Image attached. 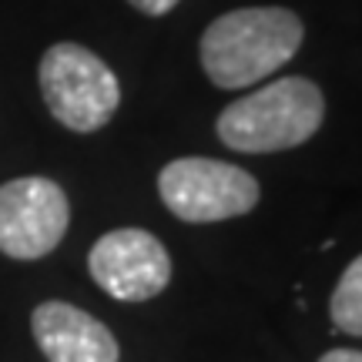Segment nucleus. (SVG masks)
Segmentation results:
<instances>
[{
    "label": "nucleus",
    "mask_w": 362,
    "mask_h": 362,
    "mask_svg": "<svg viewBox=\"0 0 362 362\" xmlns=\"http://www.w3.org/2000/svg\"><path fill=\"white\" fill-rule=\"evenodd\" d=\"M319 362H362V352L359 349H332V352H325Z\"/></svg>",
    "instance_id": "9d476101"
},
{
    "label": "nucleus",
    "mask_w": 362,
    "mask_h": 362,
    "mask_svg": "<svg viewBox=\"0 0 362 362\" xmlns=\"http://www.w3.org/2000/svg\"><path fill=\"white\" fill-rule=\"evenodd\" d=\"M71 221L64 188L51 178H13L0 185V252L11 259H44L61 245Z\"/></svg>",
    "instance_id": "39448f33"
},
{
    "label": "nucleus",
    "mask_w": 362,
    "mask_h": 362,
    "mask_svg": "<svg viewBox=\"0 0 362 362\" xmlns=\"http://www.w3.org/2000/svg\"><path fill=\"white\" fill-rule=\"evenodd\" d=\"M158 194L181 221L205 225L248 215L259 205V181L238 165L215 158H175L158 175Z\"/></svg>",
    "instance_id": "20e7f679"
},
{
    "label": "nucleus",
    "mask_w": 362,
    "mask_h": 362,
    "mask_svg": "<svg viewBox=\"0 0 362 362\" xmlns=\"http://www.w3.org/2000/svg\"><path fill=\"white\" fill-rule=\"evenodd\" d=\"M322 117V90L309 78H282L228 104L218 115V138L235 151L269 155L305 144Z\"/></svg>",
    "instance_id": "f03ea898"
},
{
    "label": "nucleus",
    "mask_w": 362,
    "mask_h": 362,
    "mask_svg": "<svg viewBox=\"0 0 362 362\" xmlns=\"http://www.w3.org/2000/svg\"><path fill=\"white\" fill-rule=\"evenodd\" d=\"M40 94L64 128L71 131H98L115 117L121 104V84L115 71L101 57L81 44H54L40 57Z\"/></svg>",
    "instance_id": "7ed1b4c3"
},
{
    "label": "nucleus",
    "mask_w": 362,
    "mask_h": 362,
    "mask_svg": "<svg viewBox=\"0 0 362 362\" xmlns=\"http://www.w3.org/2000/svg\"><path fill=\"white\" fill-rule=\"evenodd\" d=\"M30 329L47 362H117L121 356L111 329L67 302H40Z\"/></svg>",
    "instance_id": "0eeeda50"
},
{
    "label": "nucleus",
    "mask_w": 362,
    "mask_h": 362,
    "mask_svg": "<svg viewBox=\"0 0 362 362\" xmlns=\"http://www.w3.org/2000/svg\"><path fill=\"white\" fill-rule=\"evenodd\" d=\"M329 305H332L329 312H332L336 329L349 332V336H362V255L352 259L349 269L342 272Z\"/></svg>",
    "instance_id": "6e6552de"
},
{
    "label": "nucleus",
    "mask_w": 362,
    "mask_h": 362,
    "mask_svg": "<svg viewBox=\"0 0 362 362\" xmlns=\"http://www.w3.org/2000/svg\"><path fill=\"white\" fill-rule=\"evenodd\" d=\"M305 27L285 7H242L211 21L198 54L205 74L218 88H252L288 64L302 47Z\"/></svg>",
    "instance_id": "f257e3e1"
},
{
    "label": "nucleus",
    "mask_w": 362,
    "mask_h": 362,
    "mask_svg": "<svg viewBox=\"0 0 362 362\" xmlns=\"http://www.w3.org/2000/svg\"><path fill=\"white\" fill-rule=\"evenodd\" d=\"M90 279L111 298L148 302L171 282L168 248L144 228H115L101 235L88 255Z\"/></svg>",
    "instance_id": "423d86ee"
},
{
    "label": "nucleus",
    "mask_w": 362,
    "mask_h": 362,
    "mask_svg": "<svg viewBox=\"0 0 362 362\" xmlns=\"http://www.w3.org/2000/svg\"><path fill=\"white\" fill-rule=\"evenodd\" d=\"M131 7H138L141 13H148V17H161V13L175 11V4L178 0H128Z\"/></svg>",
    "instance_id": "1a4fd4ad"
}]
</instances>
